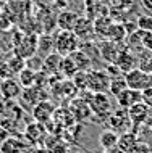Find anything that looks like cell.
<instances>
[{
    "instance_id": "6da1fadb",
    "label": "cell",
    "mask_w": 152,
    "mask_h": 153,
    "mask_svg": "<svg viewBox=\"0 0 152 153\" xmlns=\"http://www.w3.org/2000/svg\"><path fill=\"white\" fill-rule=\"evenodd\" d=\"M81 40L73 31H61L55 34V52L61 56H68L79 48Z\"/></svg>"
},
{
    "instance_id": "7a4b0ae2",
    "label": "cell",
    "mask_w": 152,
    "mask_h": 153,
    "mask_svg": "<svg viewBox=\"0 0 152 153\" xmlns=\"http://www.w3.org/2000/svg\"><path fill=\"white\" fill-rule=\"evenodd\" d=\"M123 77L126 81V85L133 90H138V92H142V90L152 87V74L142 71L141 68H134L125 73Z\"/></svg>"
},
{
    "instance_id": "3957f363",
    "label": "cell",
    "mask_w": 152,
    "mask_h": 153,
    "mask_svg": "<svg viewBox=\"0 0 152 153\" xmlns=\"http://www.w3.org/2000/svg\"><path fill=\"white\" fill-rule=\"evenodd\" d=\"M86 77H88V85L86 89H89V92L92 94H99V92H105L109 90L110 85V76L107 74L104 69H89L86 71Z\"/></svg>"
},
{
    "instance_id": "277c9868",
    "label": "cell",
    "mask_w": 152,
    "mask_h": 153,
    "mask_svg": "<svg viewBox=\"0 0 152 153\" xmlns=\"http://www.w3.org/2000/svg\"><path fill=\"white\" fill-rule=\"evenodd\" d=\"M23 137L26 139V142L29 145H42L46 142L47 135V127L44 124H40L37 121L31 123L26 126V129L23 131Z\"/></svg>"
},
{
    "instance_id": "5b68a950",
    "label": "cell",
    "mask_w": 152,
    "mask_h": 153,
    "mask_svg": "<svg viewBox=\"0 0 152 153\" xmlns=\"http://www.w3.org/2000/svg\"><path fill=\"white\" fill-rule=\"evenodd\" d=\"M91 106V111L96 113L97 116H109L112 113V103H110V98L105 92H99V94H92L89 97V100H86Z\"/></svg>"
},
{
    "instance_id": "8992f818",
    "label": "cell",
    "mask_w": 152,
    "mask_h": 153,
    "mask_svg": "<svg viewBox=\"0 0 152 153\" xmlns=\"http://www.w3.org/2000/svg\"><path fill=\"white\" fill-rule=\"evenodd\" d=\"M13 52L16 55L23 56L28 60L29 56L37 53V36L36 34H23V37L18 40V44L13 47Z\"/></svg>"
},
{
    "instance_id": "52a82bcc",
    "label": "cell",
    "mask_w": 152,
    "mask_h": 153,
    "mask_svg": "<svg viewBox=\"0 0 152 153\" xmlns=\"http://www.w3.org/2000/svg\"><path fill=\"white\" fill-rule=\"evenodd\" d=\"M42 92H44V89H39V87H36V85H31V87H24L23 92H21V95H19V98H21V103H23L21 108H23V110L26 108L28 111H31L39 102L47 100V95L42 94Z\"/></svg>"
},
{
    "instance_id": "ba28073f",
    "label": "cell",
    "mask_w": 152,
    "mask_h": 153,
    "mask_svg": "<svg viewBox=\"0 0 152 153\" xmlns=\"http://www.w3.org/2000/svg\"><path fill=\"white\" fill-rule=\"evenodd\" d=\"M115 66L121 71V74L128 73L131 69L138 68V55L131 50L128 45H125V47H121L117 60H115Z\"/></svg>"
},
{
    "instance_id": "9c48e42d",
    "label": "cell",
    "mask_w": 152,
    "mask_h": 153,
    "mask_svg": "<svg viewBox=\"0 0 152 153\" xmlns=\"http://www.w3.org/2000/svg\"><path fill=\"white\" fill-rule=\"evenodd\" d=\"M31 145L26 142V139L23 135H10L3 145L0 147L2 153H29Z\"/></svg>"
},
{
    "instance_id": "30bf717a",
    "label": "cell",
    "mask_w": 152,
    "mask_h": 153,
    "mask_svg": "<svg viewBox=\"0 0 152 153\" xmlns=\"http://www.w3.org/2000/svg\"><path fill=\"white\" fill-rule=\"evenodd\" d=\"M31 113H32V116H34V121H37L40 124H44V126H47L49 121H52V119H53L55 108H53V105L49 100H42V102H39L37 105L31 110Z\"/></svg>"
},
{
    "instance_id": "8fae6325",
    "label": "cell",
    "mask_w": 152,
    "mask_h": 153,
    "mask_svg": "<svg viewBox=\"0 0 152 153\" xmlns=\"http://www.w3.org/2000/svg\"><path fill=\"white\" fill-rule=\"evenodd\" d=\"M107 123H109L110 129L115 132H126L130 127V116H128V110L121 108L117 113H110V118H107Z\"/></svg>"
},
{
    "instance_id": "7c38bea8",
    "label": "cell",
    "mask_w": 152,
    "mask_h": 153,
    "mask_svg": "<svg viewBox=\"0 0 152 153\" xmlns=\"http://www.w3.org/2000/svg\"><path fill=\"white\" fill-rule=\"evenodd\" d=\"M23 92V87L16 79L10 77V79H3L0 84V97L3 100H16Z\"/></svg>"
},
{
    "instance_id": "4fadbf2b",
    "label": "cell",
    "mask_w": 152,
    "mask_h": 153,
    "mask_svg": "<svg viewBox=\"0 0 152 153\" xmlns=\"http://www.w3.org/2000/svg\"><path fill=\"white\" fill-rule=\"evenodd\" d=\"M120 50H121V47H118L117 42L109 40V39L102 40V44L99 45V53L107 65H115V60H117Z\"/></svg>"
},
{
    "instance_id": "5bb4252c",
    "label": "cell",
    "mask_w": 152,
    "mask_h": 153,
    "mask_svg": "<svg viewBox=\"0 0 152 153\" xmlns=\"http://www.w3.org/2000/svg\"><path fill=\"white\" fill-rule=\"evenodd\" d=\"M149 106L146 105L144 102H138L134 103L133 106H130L128 108V116H130V121L131 124H141L144 123L147 118H149Z\"/></svg>"
},
{
    "instance_id": "9a60e30c",
    "label": "cell",
    "mask_w": 152,
    "mask_h": 153,
    "mask_svg": "<svg viewBox=\"0 0 152 153\" xmlns=\"http://www.w3.org/2000/svg\"><path fill=\"white\" fill-rule=\"evenodd\" d=\"M73 32L78 36V39H88L89 36L94 34V23L89 19V16H78Z\"/></svg>"
},
{
    "instance_id": "2e32d148",
    "label": "cell",
    "mask_w": 152,
    "mask_h": 153,
    "mask_svg": "<svg viewBox=\"0 0 152 153\" xmlns=\"http://www.w3.org/2000/svg\"><path fill=\"white\" fill-rule=\"evenodd\" d=\"M115 98H117V103L120 105V108L128 110L130 106L134 105V103L141 102V92H138V90H133V89L126 87L121 94H118Z\"/></svg>"
},
{
    "instance_id": "e0dca14e",
    "label": "cell",
    "mask_w": 152,
    "mask_h": 153,
    "mask_svg": "<svg viewBox=\"0 0 152 153\" xmlns=\"http://www.w3.org/2000/svg\"><path fill=\"white\" fill-rule=\"evenodd\" d=\"M55 52V37L50 36L49 32L37 36V55L46 58L47 55Z\"/></svg>"
},
{
    "instance_id": "ac0fdd59",
    "label": "cell",
    "mask_w": 152,
    "mask_h": 153,
    "mask_svg": "<svg viewBox=\"0 0 152 153\" xmlns=\"http://www.w3.org/2000/svg\"><path fill=\"white\" fill-rule=\"evenodd\" d=\"M61 58H63V56L58 55L57 52H53V53H50V55H47L46 58H44V63H42V71L46 73L49 77L58 74V73H60Z\"/></svg>"
},
{
    "instance_id": "d6986e66",
    "label": "cell",
    "mask_w": 152,
    "mask_h": 153,
    "mask_svg": "<svg viewBox=\"0 0 152 153\" xmlns=\"http://www.w3.org/2000/svg\"><path fill=\"white\" fill-rule=\"evenodd\" d=\"M76 19H78V15L75 11L61 10V11H58V15H57V27L61 31H73Z\"/></svg>"
},
{
    "instance_id": "ffe728a7",
    "label": "cell",
    "mask_w": 152,
    "mask_h": 153,
    "mask_svg": "<svg viewBox=\"0 0 152 153\" xmlns=\"http://www.w3.org/2000/svg\"><path fill=\"white\" fill-rule=\"evenodd\" d=\"M118 137H120V135H118L115 131L105 129L99 134V145L102 147V150H105V152L107 150H113V148L117 147V143H118Z\"/></svg>"
},
{
    "instance_id": "44dd1931",
    "label": "cell",
    "mask_w": 152,
    "mask_h": 153,
    "mask_svg": "<svg viewBox=\"0 0 152 153\" xmlns=\"http://www.w3.org/2000/svg\"><path fill=\"white\" fill-rule=\"evenodd\" d=\"M136 142H138V135L131 131H126V132H121V135L118 137L117 147H118V150H121L123 153H128Z\"/></svg>"
},
{
    "instance_id": "7402d4cb",
    "label": "cell",
    "mask_w": 152,
    "mask_h": 153,
    "mask_svg": "<svg viewBox=\"0 0 152 153\" xmlns=\"http://www.w3.org/2000/svg\"><path fill=\"white\" fill-rule=\"evenodd\" d=\"M13 23H16L15 15L8 10L7 5H3V8L0 10V31H8L13 29Z\"/></svg>"
},
{
    "instance_id": "603a6c76",
    "label": "cell",
    "mask_w": 152,
    "mask_h": 153,
    "mask_svg": "<svg viewBox=\"0 0 152 153\" xmlns=\"http://www.w3.org/2000/svg\"><path fill=\"white\" fill-rule=\"evenodd\" d=\"M36 73L34 69L28 68V66H24V68L21 69V71L18 73V82L21 84V87H31V85H34L36 82Z\"/></svg>"
},
{
    "instance_id": "cb8c5ba5",
    "label": "cell",
    "mask_w": 152,
    "mask_h": 153,
    "mask_svg": "<svg viewBox=\"0 0 152 153\" xmlns=\"http://www.w3.org/2000/svg\"><path fill=\"white\" fill-rule=\"evenodd\" d=\"M138 68H141L142 71L152 74V52L141 48L138 53Z\"/></svg>"
},
{
    "instance_id": "d4e9b609",
    "label": "cell",
    "mask_w": 152,
    "mask_h": 153,
    "mask_svg": "<svg viewBox=\"0 0 152 153\" xmlns=\"http://www.w3.org/2000/svg\"><path fill=\"white\" fill-rule=\"evenodd\" d=\"M70 56H71V60L75 61L78 71H86V69H88V66H91V58H89V56L86 55L81 48H78L76 52H73Z\"/></svg>"
},
{
    "instance_id": "484cf974",
    "label": "cell",
    "mask_w": 152,
    "mask_h": 153,
    "mask_svg": "<svg viewBox=\"0 0 152 153\" xmlns=\"http://www.w3.org/2000/svg\"><path fill=\"white\" fill-rule=\"evenodd\" d=\"M126 36H128V34H126V29L121 26V24H115V23H112V26H110L109 32H107L105 39L113 40V42H121V40L126 39Z\"/></svg>"
},
{
    "instance_id": "4316f807",
    "label": "cell",
    "mask_w": 152,
    "mask_h": 153,
    "mask_svg": "<svg viewBox=\"0 0 152 153\" xmlns=\"http://www.w3.org/2000/svg\"><path fill=\"white\" fill-rule=\"evenodd\" d=\"M112 23L113 21L107 15H102V18H97L96 21H94V32L102 36V37H105L109 29H110V26H112Z\"/></svg>"
},
{
    "instance_id": "83f0119b",
    "label": "cell",
    "mask_w": 152,
    "mask_h": 153,
    "mask_svg": "<svg viewBox=\"0 0 152 153\" xmlns=\"http://www.w3.org/2000/svg\"><path fill=\"white\" fill-rule=\"evenodd\" d=\"M78 73V68L75 65V61L71 60V56H63L61 58V65H60V74H63L65 77H73Z\"/></svg>"
},
{
    "instance_id": "f1b7e54d",
    "label": "cell",
    "mask_w": 152,
    "mask_h": 153,
    "mask_svg": "<svg viewBox=\"0 0 152 153\" xmlns=\"http://www.w3.org/2000/svg\"><path fill=\"white\" fill-rule=\"evenodd\" d=\"M128 85H126V81L123 77V74L120 76H115V77H110V85H109V90L112 92L113 97H117L118 94H121Z\"/></svg>"
},
{
    "instance_id": "f546056e",
    "label": "cell",
    "mask_w": 152,
    "mask_h": 153,
    "mask_svg": "<svg viewBox=\"0 0 152 153\" xmlns=\"http://www.w3.org/2000/svg\"><path fill=\"white\" fill-rule=\"evenodd\" d=\"M5 61L8 63V66H10L11 69H13V73L18 76V73L21 71V69L26 66V60L23 58V56H19V55H16V53L13 52L11 53V56H8V58H5Z\"/></svg>"
},
{
    "instance_id": "4dcf8cb0",
    "label": "cell",
    "mask_w": 152,
    "mask_h": 153,
    "mask_svg": "<svg viewBox=\"0 0 152 153\" xmlns=\"http://www.w3.org/2000/svg\"><path fill=\"white\" fill-rule=\"evenodd\" d=\"M138 29L142 31H152V16L151 15H141L138 18Z\"/></svg>"
},
{
    "instance_id": "1f68e13d",
    "label": "cell",
    "mask_w": 152,
    "mask_h": 153,
    "mask_svg": "<svg viewBox=\"0 0 152 153\" xmlns=\"http://www.w3.org/2000/svg\"><path fill=\"white\" fill-rule=\"evenodd\" d=\"M13 76H16V74L13 73V69L8 66V63L5 60L0 63V77L2 79H10V77H13Z\"/></svg>"
},
{
    "instance_id": "d6a6232c",
    "label": "cell",
    "mask_w": 152,
    "mask_h": 153,
    "mask_svg": "<svg viewBox=\"0 0 152 153\" xmlns=\"http://www.w3.org/2000/svg\"><path fill=\"white\" fill-rule=\"evenodd\" d=\"M128 153H151V148H149V145L147 143H144V142H138L133 145V148L128 152Z\"/></svg>"
},
{
    "instance_id": "836d02e7",
    "label": "cell",
    "mask_w": 152,
    "mask_h": 153,
    "mask_svg": "<svg viewBox=\"0 0 152 153\" xmlns=\"http://www.w3.org/2000/svg\"><path fill=\"white\" fill-rule=\"evenodd\" d=\"M141 100L144 102L149 108H152V87L142 90V92H141Z\"/></svg>"
},
{
    "instance_id": "e575fe53",
    "label": "cell",
    "mask_w": 152,
    "mask_h": 153,
    "mask_svg": "<svg viewBox=\"0 0 152 153\" xmlns=\"http://www.w3.org/2000/svg\"><path fill=\"white\" fill-rule=\"evenodd\" d=\"M8 137H10V132H8L5 127H3L2 124H0V147L3 145V142H5Z\"/></svg>"
},
{
    "instance_id": "d590c367",
    "label": "cell",
    "mask_w": 152,
    "mask_h": 153,
    "mask_svg": "<svg viewBox=\"0 0 152 153\" xmlns=\"http://www.w3.org/2000/svg\"><path fill=\"white\" fill-rule=\"evenodd\" d=\"M29 153H50V152L47 150V147L39 145V147H36V148H32V150H29Z\"/></svg>"
},
{
    "instance_id": "8d00e7d4",
    "label": "cell",
    "mask_w": 152,
    "mask_h": 153,
    "mask_svg": "<svg viewBox=\"0 0 152 153\" xmlns=\"http://www.w3.org/2000/svg\"><path fill=\"white\" fill-rule=\"evenodd\" d=\"M142 5H144L147 10L152 11V0H142Z\"/></svg>"
},
{
    "instance_id": "74e56055",
    "label": "cell",
    "mask_w": 152,
    "mask_h": 153,
    "mask_svg": "<svg viewBox=\"0 0 152 153\" xmlns=\"http://www.w3.org/2000/svg\"><path fill=\"white\" fill-rule=\"evenodd\" d=\"M3 60H5V58H3V55H2V52H0V63H2V61Z\"/></svg>"
},
{
    "instance_id": "f35d334b",
    "label": "cell",
    "mask_w": 152,
    "mask_h": 153,
    "mask_svg": "<svg viewBox=\"0 0 152 153\" xmlns=\"http://www.w3.org/2000/svg\"><path fill=\"white\" fill-rule=\"evenodd\" d=\"M0 2H2V3H8L10 0H0Z\"/></svg>"
},
{
    "instance_id": "ab89813d",
    "label": "cell",
    "mask_w": 152,
    "mask_h": 153,
    "mask_svg": "<svg viewBox=\"0 0 152 153\" xmlns=\"http://www.w3.org/2000/svg\"><path fill=\"white\" fill-rule=\"evenodd\" d=\"M3 5H5V3H2V2H0V10H2V8H3Z\"/></svg>"
},
{
    "instance_id": "60d3db41",
    "label": "cell",
    "mask_w": 152,
    "mask_h": 153,
    "mask_svg": "<svg viewBox=\"0 0 152 153\" xmlns=\"http://www.w3.org/2000/svg\"><path fill=\"white\" fill-rule=\"evenodd\" d=\"M2 81H3V79H2V77H0V84H2Z\"/></svg>"
},
{
    "instance_id": "b9f144b4",
    "label": "cell",
    "mask_w": 152,
    "mask_h": 153,
    "mask_svg": "<svg viewBox=\"0 0 152 153\" xmlns=\"http://www.w3.org/2000/svg\"><path fill=\"white\" fill-rule=\"evenodd\" d=\"M0 153H2V152H0Z\"/></svg>"
}]
</instances>
